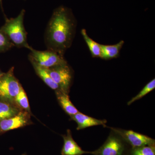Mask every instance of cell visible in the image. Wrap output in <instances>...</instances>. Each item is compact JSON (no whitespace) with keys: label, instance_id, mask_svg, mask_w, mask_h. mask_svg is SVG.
Masks as SVG:
<instances>
[{"label":"cell","instance_id":"obj_13","mask_svg":"<svg viewBox=\"0 0 155 155\" xmlns=\"http://www.w3.org/2000/svg\"><path fill=\"white\" fill-rule=\"evenodd\" d=\"M28 59L32 64L36 74L49 87L55 91L59 89V86L53 80L45 68L37 64L30 56H28Z\"/></svg>","mask_w":155,"mask_h":155},{"label":"cell","instance_id":"obj_5","mask_svg":"<svg viewBox=\"0 0 155 155\" xmlns=\"http://www.w3.org/2000/svg\"><path fill=\"white\" fill-rule=\"evenodd\" d=\"M59 89L69 94L73 79V72L68 64H62L51 68H45Z\"/></svg>","mask_w":155,"mask_h":155},{"label":"cell","instance_id":"obj_19","mask_svg":"<svg viewBox=\"0 0 155 155\" xmlns=\"http://www.w3.org/2000/svg\"><path fill=\"white\" fill-rule=\"evenodd\" d=\"M14 46L5 35L0 30V53L8 51Z\"/></svg>","mask_w":155,"mask_h":155},{"label":"cell","instance_id":"obj_21","mask_svg":"<svg viewBox=\"0 0 155 155\" xmlns=\"http://www.w3.org/2000/svg\"><path fill=\"white\" fill-rule=\"evenodd\" d=\"M2 0H0V4H1V7H2Z\"/></svg>","mask_w":155,"mask_h":155},{"label":"cell","instance_id":"obj_2","mask_svg":"<svg viewBox=\"0 0 155 155\" xmlns=\"http://www.w3.org/2000/svg\"><path fill=\"white\" fill-rule=\"evenodd\" d=\"M25 13V10L22 9L15 18L8 19L5 17V22L0 30L5 35L14 46L28 49L30 46L27 43V33L23 24Z\"/></svg>","mask_w":155,"mask_h":155},{"label":"cell","instance_id":"obj_12","mask_svg":"<svg viewBox=\"0 0 155 155\" xmlns=\"http://www.w3.org/2000/svg\"><path fill=\"white\" fill-rule=\"evenodd\" d=\"M124 44V41L122 40L114 45L100 44L101 55L100 58L105 60H111L118 58L120 50Z\"/></svg>","mask_w":155,"mask_h":155},{"label":"cell","instance_id":"obj_10","mask_svg":"<svg viewBox=\"0 0 155 155\" xmlns=\"http://www.w3.org/2000/svg\"><path fill=\"white\" fill-rule=\"evenodd\" d=\"M64 145L61 150L62 155H83L90 154V152L83 150L72 137L71 130L68 129L67 134L62 135Z\"/></svg>","mask_w":155,"mask_h":155},{"label":"cell","instance_id":"obj_11","mask_svg":"<svg viewBox=\"0 0 155 155\" xmlns=\"http://www.w3.org/2000/svg\"><path fill=\"white\" fill-rule=\"evenodd\" d=\"M57 99L60 106L69 116H73L79 112L78 110L70 101L69 94L62 91L60 89L55 91Z\"/></svg>","mask_w":155,"mask_h":155},{"label":"cell","instance_id":"obj_6","mask_svg":"<svg viewBox=\"0 0 155 155\" xmlns=\"http://www.w3.org/2000/svg\"><path fill=\"white\" fill-rule=\"evenodd\" d=\"M28 49L31 51L29 56L37 64L44 68H51L67 63L64 56H61L54 51L48 50L45 51H37L31 46Z\"/></svg>","mask_w":155,"mask_h":155},{"label":"cell","instance_id":"obj_1","mask_svg":"<svg viewBox=\"0 0 155 155\" xmlns=\"http://www.w3.org/2000/svg\"><path fill=\"white\" fill-rule=\"evenodd\" d=\"M76 26V19L71 9L64 6L56 8L53 11L45 34L48 49L64 56L72 45Z\"/></svg>","mask_w":155,"mask_h":155},{"label":"cell","instance_id":"obj_8","mask_svg":"<svg viewBox=\"0 0 155 155\" xmlns=\"http://www.w3.org/2000/svg\"><path fill=\"white\" fill-rule=\"evenodd\" d=\"M30 114L21 110L17 115L0 121V133L24 127L31 123Z\"/></svg>","mask_w":155,"mask_h":155},{"label":"cell","instance_id":"obj_14","mask_svg":"<svg viewBox=\"0 0 155 155\" xmlns=\"http://www.w3.org/2000/svg\"><path fill=\"white\" fill-rule=\"evenodd\" d=\"M22 110L15 104L0 101V121L13 117Z\"/></svg>","mask_w":155,"mask_h":155},{"label":"cell","instance_id":"obj_9","mask_svg":"<svg viewBox=\"0 0 155 155\" xmlns=\"http://www.w3.org/2000/svg\"><path fill=\"white\" fill-rule=\"evenodd\" d=\"M70 120L75 121L77 124L76 129L77 130H82L92 126L102 125L103 127H106L107 120L106 119H96L80 113L70 116Z\"/></svg>","mask_w":155,"mask_h":155},{"label":"cell","instance_id":"obj_20","mask_svg":"<svg viewBox=\"0 0 155 155\" xmlns=\"http://www.w3.org/2000/svg\"><path fill=\"white\" fill-rule=\"evenodd\" d=\"M4 73H3L2 72H1V70H0V77H1V76H2V75L3 74H4Z\"/></svg>","mask_w":155,"mask_h":155},{"label":"cell","instance_id":"obj_22","mask_svg":"<svg viewBox=\"0 0 155 155\" xmlns=\"http://www.w3.org/2000/svg\"><path fill=\"white\" fill-rule=\"evenodd\" d=\"M22 155H26V154L25 153H24L22 154Z\"/></svg>","mask_w":155,"mask_h":155},{"label":"cell","instance_id":"obj_7","mask_svg":"<svg viewBox=\"0 0 155 155\" xmlns=\"http://www.w3.org/2000/svg\"><path fill=\"white\" fill-rule=\"evenodd\" d=\"M110 130L118 134L130 147L155 145V139L134 130H125L117 127H109Z\"/></svg>","mask_w":155,"mask_h":155},{"label":"cell","instance_id":"obj_15","mask_svg":"<svg viewBox=\"0 0 155 155\" xmlns=\"http://www.w3.org/2000/svg\"><path fill=\"white\" fill-rule=\"evenodd\" d=\"M81 33L83 36L89 49L91 53L93 58H100L101 55V47L100 44L98 43L91 38L87 33L85 29L81 30Z\"/></svg>","mask_w":155,"mask_h":155},{"label":"cell","instance_id":"obj_16","mask_svg":"<svg viewBox=\"0 0 155 155\" xmlns=\"http://www.w3.org/2000/svg\"><path fill=\"white\" fill-rule=\"evenodd\" d=\"M14 104L21 110L28 112L30 114V106L26 93L22 86H21L19 93L14 100Z\"/></svg>","mask_w":155,"mask_h":155},{"label":"cell","instance_id":"obj_17","mask_svg":"<svg viewBox=\"0 0 155 155\" xmlns=\"http://www.w3.org/2000/svg\"><path fill=\"white\" fill-rule=\"evenodd\" d=\"M125 155H155V145L130 147Z\"/></svg>","mask_w":155,"mask_h":155},{"label":"cell","instance_id":"obj_3","mask_svg":"<svg viewBox=\"0 0 155 155\" xmlns=\"http://www.w3.org/2000/svg\"><path fill=\"white\" fill-rule=\"evenodd\" d=\"M130 147L124 139L111 130L104 144L98 149L90 152L92 155H125Z\"/></svg>","mask_w":155,"mask_h":155},{"label":"cell","instance_id":"obj_18","mask_svg":"<svg viewBox=\"0 0 155 155\" xmlns=\"http://www.w3.org/2000/svg\"><path fill=\"white\" fill-rule=\"evenodd\" d=\"M155 88V79L153 78L152 80L147 84L143 87V88L139 92L138 94L133 97L127 103L128 106L130 105L134 102L138 100L141 99L142 98L144 97L145 96L148 94L150 92L153 90Z\"/></svg>","mask_w":155,"mask_h":155},{"label":"cell","instance_id":"obj_4","mask_svg":"<svg viewBox=\"0 0 155 155\" xmlns=\"http://www.w3.org/2000/svg\"><path fill=\"white\" fill-rule=\"evenodd\" d=\"M14 68L0 77V99L14 104V100L22 85L14 76Z\"/></svg>","mask_w":155,"mask_h":155}]
</instances>
